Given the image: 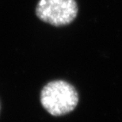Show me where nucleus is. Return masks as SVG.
<instances>
[{"label": "nucleus", "mask_w": 122, "mask_h": 122, "mask_svg": "<svg viewBox=\"0 0 122 122\" xmlns=\"http://www.w3.org/2000/svg\"><path fill=\"white\" fill-rule=\"evenodd\" d=\"M78 12L76 0H39L36 6L38 18L54 26L69 25L76 18Z\"/></svg>", "instance_id": "2"}, {"label": "nucleus", "mask_w": 122, "mask_h": 122, "mask_svg": "<svg viewBox=\"0 0 122 122\" xmlns=\"http://www.w3.org/2000/svg\"><path fill=\"white\" fill-rule=\"evenodd\" d=\"M41 102L51 115L62 116L74 110L79 102V95L75 87L67 82L56 80L43 87Z\"/></svg>", "instance_id": "1"}]
</instances>
